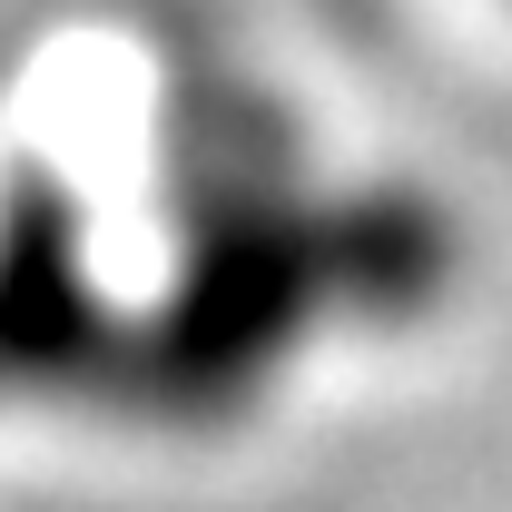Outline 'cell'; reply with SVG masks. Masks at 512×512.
I'll use <instances>...</instances> for the list:
<instances>
[{
	"label": "cell",
	"mask_w": 512,
	"mask_h": 512,
	"mask_svg": "<svg viewBox=\"0 0 512 512\" xmlns=\"http://www.w3.org/2000/svg\"><path fill=\"white\" fill-rule=\"evenodd\" d=\"M325 306L345 296H335V237L316 217L276 197H217L158 316L119 335L109 394L158 424H227L237 404L266 394V375L306 345Z\"/></svg>",
	"instance_id": "cell-1"
},
{
	"label": "cell",
	"mask_w": 512,
	"mask_h": 512,
	"mask_svg": "<svg viewBox=\"0 0 512 512\" xmlns=\"http://www.w3.org/2000/svg\"><path fill=\"white\" fill-rule=\"evenodd\" d=\"M128 325L99 296L69 188H10L0 207V384H109Z\"/></svg>",
	"instance_id": "cell-2"
},
{
	"label": "cell",
	"mask_w": 512,
	"mask_h": 512,
	"mask_svg": "<svg viewBox=\"0 0 512 512\" xmlns=\"http://www.w3.org/2000/svg\"><path fill=\"white\" fill-rule=\"evenodd\" d=\"M325 237H335V296L365 316H414L453 276V227L414 197H365V207L325 217Z\"/></svg>",
	"instance_id": "cell-3"
}]
</instances>
